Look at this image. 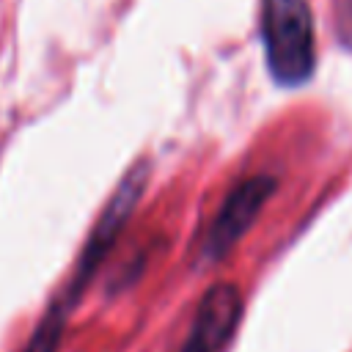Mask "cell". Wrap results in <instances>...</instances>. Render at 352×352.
<instances>
[{
    "label": "cell",
    "mask_w": 352,
    "mask_h": 352,
    "mask_svg": "<svg viewBox=\"0 0 352 352\" xmlns=\"http://www.w3.org/2000/svg\"><path fill=\"white\" fill-rule=\"evenodd\" d=\"M146 182H148V165L146 162H138L135 168L126 170V176L118 182L113 198L107 201V206L102 209L94 231L88 234V242L85 248L80 250V258L72 270V278L66 283V289L58 294V300L50 305V311L41 316L38 327L33 330L30 341L25 344L22 352H58L60 346V336H63V327H66V316L72 314V308L80 302L88 280L94 278V272L99 270V264L104 261V256L113 250V245L118 242L126 220L132 217L138 201L143 198V190H146Z\"/></svg>",
    "instance_id": "obj_1"
},
{
    "label": "cell",
    "mask_w": 352,
    "mask_h": 352,
    "mask_svg": "<svg viewBox=\"0 0 352 352\" xmlns=\"http://www.w3.org/2000/svg\"><path fill=\"white\" fill-rule=\"evenodd\" d=\"M261 44L270 77L294 88L316 69L314 19L305 0H261Z\"/></svg>",
    "instance_id": "obj_2"
},
{
    "label": "cell",
    "mask_w": 352,
    "mask_h": 352,
    "mask_svg": "<svg viewBox=\"0 0 352 352\" xmlns=\"http://www.w3.org/2000/svg\"><path fill=\"white\" fill-rule=\"evenodd\" d=\"M275 192V179L272 176H248L239 184L228 190L223 198L217 214L212 217L204 239V256L206 258H223L256 223L258 212Z\"/></svg>",
    "instance_id": "obj_3"
},
{
    "label": "cell",
    "mask_w": 352,
    "mask_h": 352,
    "mask_svg": "<svg viewBox=\"0 0 352 352\" xmlns=\"http://www.w3.org/2000/svg\"><path fill=\"white\" fill-rule=\"evenodd\" d=\"M242 319V294L234 283H214L204 292L182 352H223Z\"/></svg>",
    "instance_id": "obj_4"
}]
</instances>
